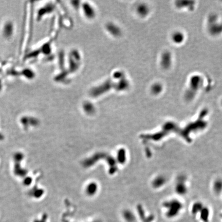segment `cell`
<instances>
[{"mask_svg":"<svg viewBox=\"0 0 222 222\" xmlns=\"http://www.w3.org/2000/svg\"><path fill=\"white\" fill-rule=\"evenodd\" d=\"M207 29L210 35L218 36L222 34V22H220L219 17L216 14L210 15L207 20Z\"/></svg>","mask_w":222,"mask_h":222,"instance_id":"cell-1","label":"cell"},{"mask_svg":"<svg viewBox=\"0 0 222 222\" xmlns=\"http://www.w3.org/2000/svg\"><path fill=\"white\" fill-rule=\"evenodd\" d=\"M163 207L166 209V216L170 218L176 216L179 214L182 209V205L178 200H172L165 202Z\"/></svg>","mask_w":222,"mask_h":222,"instance_id":"cell-2","label":"cell"},{"mask_svg":"<svg viewBox=\"0 0 222 222\" xmlns=\"http://www.w3.org/2000/svg\"><path fill=\"white\" fill-rule=\"evenodd\" d=\"M160 65L164 69H168L173 63L172 55L169 51H165L162 53L160 60Z\"/></svg>","mask_w":222,"mask_h":222,"instance_id":"cell-3","label":"cell"},{"mask_svg":"<svg viewBox=\"0 0 222 222\" xmlns=\"http://www.w3.org/2000/svg\"><path fill=\"white\" fill-rule=\"evenodd\" d=\"M171 39L172 41L174 44L176 45L182 44L185 42L186 35L183 31H176L172 34Z\"/></svg>","mask_w":222,"mask_h":222,"instance_id":"cell-4","label":"cell"},{"mask_svg":"<svg viewBox=\"0 0 222 222\" xmlns=\"http://www.w3.org/2000/svg\"><path fill=\"white\" fill-rule=\"evenodd\" d=\"M163 85L160 82L153 83L151 87V93L154 95H159L162 94L163 91Z\"/></svg>","mask_w":222,"mask_h":222,"instance_id":"cell-5","label":"cell"},{"mask_svg":"<svg viewBox=\"0 0 222 222\" xmlns=\"http://www.w3.org/2000/svg\"><path fill=\"white\" fill-rule=\"evenodd\" d=\"M137 12L139 15L142 17H146L149 14L150 7L146 4H140L137 7Z\"/></svg>","mask_w":222,"mask_h":222,"instance_id":"cell-6","label":"cell"},{"mask_svg":"<svg viewBox=\"0 0 222 222\" xmlns=\"http://www.w3.org/2000/svg\"><path fill=\"white\" fill-rule=\"evenodd\" d=\"M178 183L176 184L175 190L177 193L180 195H183L187 193V188L186 186L184 183L183 182V180H179Z\"/></svg>","mask_w":222,"mask_h":222,"instance_id":"cell-7","label":"cell"},{"mask_svg":"<svg viewBox=\"0 0 222 222\" xmlns=\"http://www.w3.org/2000/svg\"><path fill=\"white\" fill-rule=\"evenodd\" d=\"M166 182V179L163 176H157L153 181V185L155 188H159L163 186Z\"/></svg>","mask_w":222,"mask_h":222,"instance_id":"cell-8","label":"cell"},{"mask_svg":"<svg viewBox=\"0 0 222 222\" xmlns=\"http://www.w3.org/2000/svg\"><path fill=\"white\" fill-rule=\"evenodd\" d=\"M213 187L214 192L216 194L220 193L222 191V180L220 179H217L215 180Z\"/></svg>","mask_w":222,"mask_h":222,"instance_id":"cell-9","label":"cell"},{"mask_svg":"<svg viewBox=\"0 0 222 222\" xmlns=\"http://www.w3.org/2000/svg\"><path fill=\"white\" fill-rule=\"evenodd\" d=\"M200 212H201L200 214L201 220H202L204 222H208L209 216V211L208 208L203 207Z\"/></svg>","mask_w":222,"mask_h":222,"instance_id":"cell-10","label":"cell"},{"mask_svg":"<svg viewBox=\"0 0 222 222\" xmlns=\"http://www.w3.org/2000/svg\"><path fill=\"white\" fill-rule=\"evenodd\" d=\"M221 104H222V102H221Z\"/></svg>","mask_w":222,"mask_h":222,"instance_id":"cell-11","label":"cell"}]
</instances>
